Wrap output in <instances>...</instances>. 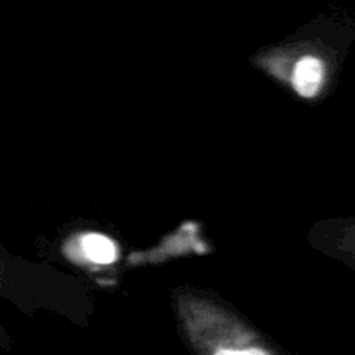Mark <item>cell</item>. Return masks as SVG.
Masks as SVG:
<instances>
[{"label": "cell", "mask_w": 355, "mask_h": 355, "mask_svg": "<svg viewBox=\"0 0 355 355\" xmlns=\"http://www.w3.org/2000/svg\"><path fill=\"white\" fill-rule=\"evenodd\" d=\"M207 347V355H272L260 343L250 342L245 335L224 342H210Z\"/></svg>", "instance_id": "3957f363"}, {"label": "cell", "mask_w": 355, "mask_h": 355, "mask_svg": "<svg viewBox=\"0 0 355 355\" xmlns=\"http://www.w3.org/2000/svg\"><path fill=\"white\" fill-rule=\"evenodd\" d=\"M82 253L89 262L97 263V266H110L118 259V248L113 239L104 234L90 232L80 239Z\"/></svg>", "instance_id": "7a4b0ae2"}, {"label": "cell", "mask_w": 355, "mask_h": 355, "mask_svg": "<svg viewBox=\"0 0 355 355\" xmlns=\"http://www.w3.org/2000/svg\"><path fill=\"white\" fill-rule=\"evenodd\" d=\"M338 252L355 266V218L350 220V224L342 231V236L338 239Z\"/></svg>", "instance_id": "277c9868"}, {"label": "cell", "mask_w": 355, "mask_h": 355, "mask_svg": "<svg viewBox=\"0 0 355 355\" xmlns=\"http://www.w3.org/2000/svg\"><path fill=\"white\" fill-rule=\"evenodd\" d=\"M324 75V62L315 55H305L295 64L291 83L302 97H314L321 90Z\"/></svg>", "instance_id": "6da1fadb"}]
</instances>
